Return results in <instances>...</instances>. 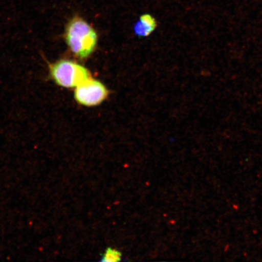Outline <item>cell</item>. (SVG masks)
Wrapping results in <instances>:
<instances>
[{
	"label": "cell",
	"instance_id": "obj_2",
	"mask_svg": "<svg viewBox=\"0 0 262 262\" xmlns=\"http://www.w3.org/2000/svg\"><path fill=\"white\" fill-rule=\"evenodd\" d=\"M50 75L58 86L76 88L91 78L90 71L83 66L70 60H60L51 65Z\"/></svg>",
	"mask_w": 262,
	"mask_h": 262
},
{
	"label": "cell",
	"instance_id": "obj_1",
	"mask_svg": "<svg viewBox=\"0 0 262 262\" xmlns=\"http://www.w3.org/2000/svg\"><path fill=\"white\" fill-rule=\"evenodd\" d=\"M65 40L75 56L84 59L96 49L98 37L95 29L84 18L76 15L66 27Z\"/></svg>",
	"mask_w": 262,
	"mask_h": 262
},
{
	"label": "cell",
	"instance_id": "obj_3",
	"mask_svg": "<svg viewBox=\"0 0 262 262\" xmlns=\"http://www.w3.org/2000/svg\"><path fill=\"white\" fill-rule=\"evenodd\" d=\"M109 91L100 81L90 78L75 88V99L81 105L96 106L105 100Z\"/></svg>",
	"mask_w": 262,
	"mask_h": 262
},
{
	"label": "cell",
	"instance_id": "obj_5",
	"mask_svg": "<svg viewBox=\"0 0 262 262\" xmlns=\"http://www.w3.org/2000/svg\"><path fill=\"white\" fill-rule=\"evenodd\" d=\"M122 260V254L116 249L109 248L106 249L102 255L101 261L104 262H116Z\"/></svg>",
	"mask_w": 262,
	"mask_h": 262
},
{
	"label": "cell",
	"instance_id": "obj_4",
	"mask_svg": "<svg viewBox=\"0 0 262 262\" xmlns=\"http://www.w3.org/2000/svg\"><path fill=\"white\" fill-rule=\"evenodd\" d=\"M157 27L156 19L151 15L144 14L134 26V31L140 37H147L152 34Z\"/></svg>",
	"mask_w": 262,
	"mask_h": 262
}]
</instances>
